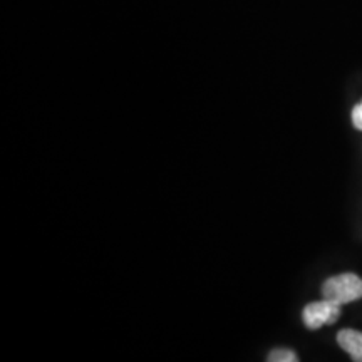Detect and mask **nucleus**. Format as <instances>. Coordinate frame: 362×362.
Returning <instances> with one entry per match:
<instances>
[{"label": "nucleus", "instance_id": "obj_3", "mask_svg": "<svg viewBox=\"0 0 362 362\" xmlns=\"http://www.w3.org/2000/svg\"><path fill=\"white\" fill-rule=\"evenodd\" d=\"M337 342L352 361L362 362V332L354 329H342L337 334Z\"/></svg>", "mask_w": 362, "mask_h": 362}, {"label": "nucleus", "instance_id": "obj_5", "mask_svg": "<svg viewBox=\"0 0 362 362\" xmlns=\"http://www.w3.org/2000/svg\"><path fill=\"white\" fill-rule=\"evenodd\" d=\"M352 123L359 131H362V101L352 110Z\"/></svg>", "mask_w": 362, "mask_h": 362}, {"label": "nucleus", "instance_id": "obj_1", "mask_svg": "<svg viewBox=\"0 0 362 362\" xmlns=\"http://www.w3.org/2000/svg\"><path fill=\"white\" fill-rule=\"evenodd\" d=\"M322 297L339 305L359 300L362 298V279L356 274L334 275L322 284Z\"/></svg>", "mask_w": 362, "mask_h": 362}, {"label": "nucleus", "instance_id": "obj_2", "mask_svg": "<svg viewBox=\"0 0 362 362\" xmlns=\"http://www.w3.org/2000/svg\"><path fill=\"white\" fill-rule=\"evenodd\" d=\"M341 307L336 302L324 298L319 302H310L305 305L304 312H302V320H304L305 327L310 330H317L324 325H330L337 322L341 317Z\"/></svg>", "mask_w": 362, "mask_h": 362}, {"label": "nucleus", "instance_id": "obj_4", "mask_svg": "<svg viewBox=\"0 0 362 362\" xmlns=\"http://www.w3.org/2000/svg\"><path fill=\"white\" fill-rule=\"evenodd\" d=\"M270 362H296L297 356L296 352L288 351V349H275L270 352V356L267 357Z\"/></svg>", "mask_w": 362, "mask_h": 362}]
</instances>
